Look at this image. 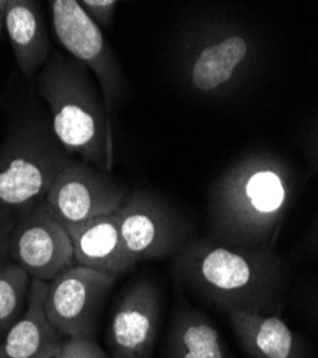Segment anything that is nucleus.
<instances>
[{"instance_id": "nucleus-1", "label": "nucleus", "mask_w": 318, "mask_h": 358, "mask_svg": "<svg viewBox=\"0 0 318 358\" xmlns=\"http://www.w3.org/2000/svg\"><path fill=\"white\" fill-rule=\"evenodd\" d=\"M291 182L285 162L254 152L231 165L210 199V240L247 251H274Z\"/></svg>"}, {"instance_id": "nucleus-2", "label": "nucleus", "mask_w": 318, "mask_h": 358, "mask_svg": "<svg viewBox=\"0 0 318 358\" xmlns=\"http://www.w3.org/2000/svg\"><path fill=\"white\" fill-rule=\"evenodd\" d=\"M173 274L180 284L225 313L278 315L284 304L285 273L274 251H247L199 238L177 254Z\"/></svg>"}, {"instance_id": "nucleus-3", "label": "nucleus", "mask_w": 318, "mask_h": 358, "mask_svg": "<svg viewBox=\"0 0 318 358\" xmlns=\"http://www.w3.org/2000/svg\"><path fill=\"white\" fill-rule=\"evenodd\" d=\"M31 85L46 103L65 151L99 171H112V119L91 71L65 50H53Z\"/></svg>"}, {"instance_id": "nucleus-4", "label": "nucleus", "mask_w": 318, "mask_h": 358, "mask_svg": "<svg viewBox=\"0 0 318 358\" xmlns=\"http://www.w3.org/2000/svg\"><path fill=\"white\" fill-rule=\"evenodd\" d=\"M6 108L0 146V208L17 213L45 199L55 179L73 159L57 139L49 110L31 83Z\"/></svg>"}, {"instance_id": "nucleus-5", "label": "nucleus", "mask_w": 318, "mask_h": 358, "mask_svg": "<svg viewBox=\"0 0 318 358\" xmlns=\"http://www.w3.org/2000/svg\"><path fill=\"white\" fill-rule=\"evenodd\" d=\"M255 53L251 36L218 20L188 26L175 46V68L181 85L195 96L219 98L238 85Z\"/></svg>"}, {"instance_id": "nucleus-6", "label": "nucleus", "mask_w": 318, "mask_h": 358, "mask_svg": "<svg viewBox=\"0 0 318 358\" xmlns=\"http://www.w3.org/2000/svg\"><path fill=\"white\" fill-rule=\"evenodd\" d=\"M55 35L65 52L91 71L98 80L106 110L112 119L124 94L125 75L102 29L75 0L49 2Z\"/></svg>"}, {"instance_id": "nucleus-7", "label": "nucleus", "mask_w": 318, "mask_h": 358, "mask_svg": "<svg viewBox=\"0 0 318 358\" xmlns=\"http://www.w3.org/2000/svg\"><path fill=\"white\" fill-rule=\"evenodd\" d=\"M9 259L32 280L49 282L73 265V247L65 224L45 199L16 213Z\"/></svg>"}, {"instance_id": "nucleus-8", "label": "nucleus", "mask_w": 318, "mask_h": 358, "mask_svg": "<svg viewBox=\"0 0 318 358\" xmlns=\"http://www.w3.org/2000/svg\"><path fill=\"white\" fill-rule=\"evenodd\" d=\"M118 218L122 243L133 265L178 254L185 245V221L166 201L148 189L131 191Z\"/></svg>"}, {"instance_id": "nucleus-9", "label": "nucleus", "mask_w": 318, "mask_h": 358, "mask_svg": "<svg viewBox=\"0 0 318 358\" xmlns=\"http://www.w3.org/2000/svg\"><path fill=\"white\" fill-rule=\"evenodd\" d=\"M117 278L72 265L48 282L45 313L65 340L94 338L103 301Z\"/></svg>"}, {"instance_id": "nucleus-10", "label": "nucleus", "mask_w": 318, "mask_h": 358, "mask_svg": "<svg viewBox=\"0 0 318 358\" xmlns=\"http://www.w3.org/2000/svg\"><path fill=\"white\" fill-rule=\"evenodd\" d=\"M131 189L108 172L72 159L45 196L65 225L82 224L121 210Z\"/></svg>"}, {"instance_id": "nucleus-11", "label": "nucleus", "mask_w": 318, "mask_h": 358, "mask_svg": "<svg viewBox=\"0 0 318 358\" xmlns=\"http://www.w3.org/2000/svg\"><path fill=\"white\" fill-rule=\"evenodd\" d=\"M161 315V292L139 278L121 294L108 327L110 358H152Z\"/></svg>"}, {"instance_id": "nucleus-12", "label": "nucleus", "mask_w": 318, "mask_h": 358, "mask_svg": "<svg viewBox=\"0 0 318 358\" xmlns=\"http://www.w3.org/2000/svg\"><path fill=\"white\" fill-rule=\"evenodd\" d=\"M65 227L71 235L76 265L113 278L125 274L133 266L121 238L118 211Z\"/></svg>"}, {"instance_id": "nucleus-13", "label": "nucleus", "mask_w": 318, "mask_h": 358, "mask_svg": "<svg viewBox=\"0 0 318 358\" xmlns=\"http://www.w3.org/2000/svg\"><path fill=\"white\" fill-rule=\"evenodd\" d=\"M48 282L32 280L23 317L0 341V358H56L65 338L45 313Z\"/></svg>"}, {"instance_id": "nucleus-14", "label": "nucleus", "mask_w": 318, "mask_h": 358, "mask_svg": "<svg viewBox=\"0 0 318 358\" xmlns=\"http://www.w3.org/2000/svg\"><path fill=\"white\" fill-rule=\"evenodd\" d=\"M6 38L19 72L27 83H32L53 52L42 5L34 0H10Z\"/></svg>"}, {"instance_id": "nucleus-15", "label": "nucleus", "mask_w": 318, "mask_h": 358, "mask_svg": "<svg viewBox=\"0 0 318 358\" xmlns=\"http://www.w3.org/2000/svg\"><path fill=\"white\" fill-rule=\"evenodd\" d=\"M231 327L251 358H301L297 336L277 314L226 311Z\"/></svg>"}, {"instance_id": "nucleus-16", "label": "nucleus", "mask_w": 318, "mask_h": 358, "mask_svg": "<svg viewBox=\"0 0 318 358\" xmlns=\"http://www.w3.org/2000/svg\"><path fill=\"white\" fill-rule=\"evenodd\" d=\"M165 354L166 358H233L214 324L181 298L169 322Z\"/></svg>"}, {"instance_id": "nucleus-17", "label": "nucleus", "mask_w": 318, "mask_h": 358, "mask_svg": "<svg viewBox=\"0 0 318 358\" xmlns=\"http://www.w3.org/2000/svg\"><path fill=\"white\" fill-rule=\"evenodd\" d=\"M32 278L17 264L0 262V341L23 317L31 292Z\"/></svg>"}, {"instance_id": "nucleus-18", "label": "nucleus", "mask_w": 318, "mask_h": 358, "mask_svg": "<svg viewBox=\"0 0 318 358\" xmlns=\"http://www.w3.org/2000/svg\"><path fill=\"white\" fill-rule=\"evenodd\" d=\"M56 358H110L94 338L65 340Z\"/></svg>"}, {"instance_id": "nucleus-19", "label": "nucleus", "mask_w": 318, "mask_h": 358, "mask_svg": "<svg viewBox=\"0 0 318 358\" xmlns=\"http://www.w3.org/2000/svg\"><path fill=\"white\" fill-rule=\"evenodd\" d=\"M79 5L101 29H109L112 26L118 8V2L115 0H82Z\"/></svg>"}, {"instance_id": "nucleus-20", "label": "nucleus", "mask_w": 318, "mask_h": 358, "mask_svg": "<svg viewBox=\"0 0 318 358\" xmlns=\"http://www.w3.org/2000/svg\"><path fill=\"white\" fill-rule=\"evenodd\" d=\"M16 214L0 208V262L9 259V240Z\"/></svg>"}, {"instance_id": "nucleus-21", "label": "nucleus", "mask_w": 318, "mask_h": 358, "mask_svg": "<svg viewBox=\"0 0 318 358\" xmlns=\"http://www.w3.org/2000/svg\"><path fill=\"white\" fill-rule=\"evenodd\" d=\"M10 0H0V43L6 38V13Z\"/></svg>"}]
</instances>
